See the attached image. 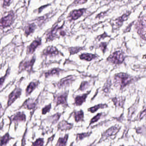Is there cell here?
<instances>
[{"mask_svg": "<svg viewBox=\"0 0 146 146\" xmlns=\"http://www.w3.org/2000/svg\"><path fill=\"white\" fill-rule=\"evenodd\" d=\"M125 100V97H123V96L114 97L111 99L112 101L116 107L120 108H122L123 106Z\"/></svg>", "mask_w": 146, "mask_h": 146, "instance_id": "obj_15", "label": "cell"}, {"mask_svg": "<svg viewBox=\"0 0 146 146\" xmlns=\"http://www.w3.org/2000/svg\"><path fill=\"white\" fill-rule=\"evenodd\" d=\"M63 71L64 70L60 69H58V68H55V69H52L51 70L48 71V72L45 73V76H46V77H48L50 76H53L54 75L58 76L60 72Z\"/></svg>", "mask_w": 146, "mask_h": 146, "instance_id": "obj_20", "label": "cell"}, {"mask_svg": "<svg viewBox=\"0 0 146 146\" xmlns=\"http://www.w3.org/2000/svg\"><path fill=\"white\" fill-rule=\"evenodd\" d=\"M91 134V132H88V133H82V134H78L77 135L76 141H80L82 140L84 138L87 137L89 136Z\"/></svg>", "mask_w": 146, "mask_h": 146, "instance_id": "obj_29", "label": "cell"}, {"mask_svg": "<svg viewBox=\"0 0 146 146\" xmlns=\"http://www.w3.org/2000/svg\"><path fill=\"white\" fill-rule=\"evenodd\" d=\"M114 83L119 86L120 89H123L128 84L132 82L133 78L129 75L125 73H119L114 76Z\"/></svg>", "mask_w": 146, "mask_h": 146, "instance_id": "obj_1", "label": "cell"}, {"mask_svg": "<svg viewBox=\"0 0 146 146\" xmlns=\"http://www.w3.org/2000/svg\"><path fill=\"white\" fill-rule=\"evenodd\" d=\"M119 130V127H116V126H113V127L109 128L103 134L100 142L106 140V139L111 136L115 135L118 132Z\"/></svg>", "mask_w": 146, "mask_h": 146, "instance_id": "obj_7", "label": "cell"}, {"mask_svg": "<svg viewBox=\"0 0 146 146\" xmlns=\"http://www.w3.org/2000/svg\"><path fill=\"white\" fill-rule=\"evenodd\" d=\"M97 57L98 56L96 54L90 53L82 54L79 55V58L81 60H84L88 61H91Z\"/></svg>", "mask_w": 146, "mask_h": 146, "instance_id": "obj_18", "label": "cell"}, {"mask_svg": "<svg viewBox=\"0 0 146 146\" xmlns=\"http://www.w3.org/2000/svg\"><path fill=\"white\" fill-rule=\"evenodd\" d=\"M90 91L88 93H86L85 94H84L82 96H76L75 99V104L76 106H80L85 102L86 101V98L88 96V95L90 94Z\"/></svg>", "mask_w": 146, "mask_h": 146, "instance_id": "obj_14", "label": "cell"}, {"mask_svg": "<svg viewBox=\"0 0 146 146\" xmlns=\"http://www.w3.org/2000/svg\"><path fill=\"white\" fill-rule=\"evenodd\" d=\"M11 0H3V1H4V3H3V6H9L10 4H11Z\"/></svg>", "mask_w": 146, "mask_h": 146, "instance_id": "obj_38", "label": "cell"}, {"mask_svg": "<svg viewBox=\"0 0 146 146\" xmlns=\"http://www.w3.org/2000/svg\"><path fill=\"white\" fill-rule=\"evenodd\" d=\"M5 77H4L1 78H0V87L1 85H2V84L4 83V82H5Z\"/></svg>", "mask_w": 146, "mask_h": 146, "instance_id": "obj_39", "label": "cell"}, {"mask_svg": "<svg viewBox=\"0 0 146 146\" xmlns=\"http://www.w3.org/2000/svg\"><path fill=\"white\" fill-rule=\"evenodd\" d=\"M72 124L69 123L65 120H64L59 123L58 125V129L60 130H67L72 129Z\"/></svg>", "mask_w": 146, "mask_h": 146, "instance_id": "obj_17", "label": "cell"}, {"mask_svg": "<svg viewBox=\"0 0 146 146\" xmlns=\"http://www.w3.org/2000/svg\"><path fill=\"white\" fill-rule=\"evenodd\" d=\"M10 136L8 133H7L5 136L1 137L0 140V145H5L10 140Z\"/></svg>", "mask_w": 146, "mask_h": 146, "instance_id": "obj_27", "label": "cell"}, {"mask_svg": "<svg viewBox=\"0 0 146 146\" xmlns=\"http://www.w3.org/2000/svg\"><path fill=\"white\" fill-rule=\"evenodd\" d=\"M15 14L13 11H11L8 15L2 18L0 20V27L5 28L11 26L14 23Z\"/></svg>", "mask_w": 146, "mask_h": 146, "instance_id": "obj_3", "label": "cell"}, {"mask_svg": "<svg viewBox=\"0 0 146 146\" xmlns=\"http://www.w3.org/2000/svg\"><path fill=\"white\" fill-rule=\"evenodd\" d=\"M88 0H74V4L75 5H83L84 3H86Z\"/></svg>", "mask_w": 146, "mask_h": 146, "instance_id": "obj_36", "label": "cell"}, {"mask_svg": "<svg viewBox=\"0 0 146 146\" xmlns=\"http://www.w3.org/2000/svg\"><path fill=\"white\" fill-rule=\"evenodd\" d=\"M21 89L17 88L13 91L9 96V100L8 102V106H11L18 98L19 97L21 94Z\"/></svg>", "mask_w": 146, "mask_h": 146, "instance_id": "obj_11", "label": "cell"}, {"mask_svg": "<svg viewBox=\"0 0 146 146\" xmlns=\"http://www.w3.org/2000/svg\"><path fill=\"white\" fill-rule=\"evenodd\" d=\"M63 29V26L59 27L58 25H56L51 31H50L48 34L47 35L46 40L47 41H50L54 40L55 38L58 37L57 33L58 31H60Z\"/></svg>", "mask_w": 146, "mask_h": 146, "instance_id": "obj_6", "label": "cell"}, {"mask_svg": "<svg viewBox=\"0 0 146 146\" xmlns=\"http://www.w3.org/2000/svg\"><path fill=\"white\" fill-rule=\"evenodd\" d=\"M146 115V108H144L143 111L141 112L139 115V116L137 117V119L136 120H140L143 118Z\"/></svg>", "mask_w": 146, "mask_h": 146, "instance_id": "obj_34", "label": "cell"}, {"mask_svg": "<svg viewBox=\"0 0 146 146\" xmlns=\"http://www.w3.org/2000/svg\"><path fill=\"white\" fill-rule=\"evenodd\" d=\"M36 26L35 24H29L27 25L25 27V34L26 36L30 35L31 34L34 33V31L36 29Z\"/></svg>", "mask_w": 146, "mask_h": 146, "instance_id": "obj_16", "label": "cell"}, {"mask_svg": "<svg viewBox=\"0 0 146 146\" xmlns=\"http://www.w3.org/2000/svg\"><path fill=\"white\" fill-rule=\"evenodd\" d=\"M137 31L138 34L142 37L144 40H145V31H146V23L145 19L144 20H141L138 21L137 23Z\"/></svg>", "mask_w": 146, "mask_h": 146, "instance_id": "obj_9", "label": "cell"}, {"mask_svg": "<svg viewBox=\"0 0 146 146\" xmlns=\"http://www.w3.org/2000/svg\"><path fill=\"white\" fill-rule=\"evenodd\" d=\"M86 9H80L79 10H75L70 13L69 15V18L71 20H76L81 17L84 13Z\"/></svg>", "mask_w": 146, "mask_h": 146, "instance_id": "obj_8", "label": "cell"}, {"mask_svg": "<svg viewBox=\"0 0 146 146\" xmlns=\"http://www.w3.org/2000/svg\"><path fill=\"white\" fill-rule=\"evenodd\" d=\"M68 94L67 92L64 93L62 94L58 95L54 97V102L56 104V106L59 105H63L64 106H68L67 103V98Z\"/></svg>", "mask_w": 146, "mask_h": 146, "instance_id": "obj_4", "label": "cell"}, {"mask_svg": "<svg viewBox=\"0 0 146 146\" xmlns=\"http://www.w3.org/2000/svg\"><path fill=\"white\" fill-rule=\"evenodd\" d=\"M111 82L110 81H108L106 82L104 87H103V91L105 94H108L110 92V88L111 86Z\"/></svg>", "mask_w": 146, "mask_h": 146, "instance_id": "obj_28", "label": "cell"}, {"mask_svg": "<svg viewBox=\"0 0 146 146\" xmlns=\"http://www.w3.org/2000/svg\"><path fill=\"white\" fill-rule=\"evenodd\" d=\"M35 61V58H33L31 60L22 62L19 66L20 70H31Z\"/></svg>", "mask_w": 146, "mask_h": 146, "instance_id": "obj_12", "label": "cell"}, {"mask_svg": "<svg viewBox=\"0 0 146 146\" xmlns=\"http://www.w3.org/2000/svg\"><path fill=\"white\" fill-rule=\"evenodd\" d=\"M125 56L121 51H117L112 54L107 58V60L115 64H122L124 60Z\"/></svg>", "mask_w": 146, "mask_h": 146, "instance_id": "obj_2", "label": "cell"}, {"mask_svg": "<svg viewBox=\"0 0 146 146\" xmlns=\"http://www.w3.org/2000/svg\"><path fill=\"white\" fill-rule=\"evenodd\" d=\"M68 135H66L64 137H60L59 139L58 143L56 145L58 146H65L66 145L67 140H68Z\"/></svg>", "mask_w": 146, "mask_h": 146, "instance_id": "obj_25", "label": "cell"}, {"mask_svg": "<svg viewBox=\"0 0 146 146\" xmlns=\"http://www.w3.org/2000/svg\"><path fill=\"white\" fill-rule=\"evenodd\" d=\"M107 107H108V106L106 104H99V105H96V106H95L89 108L88 109V111H89L92 113H94L98 109H100V108L103 109V108H106Z\"/></svg>", "mask_w": 146, "mask_h": 146, "instance_id": "obj_21", "label": "cell"}, {"mask_svg": "<svg viewBox=\"0 0 146 146\" xmlns=\"http://www.w3.org/2000/svg\"><path fill=\"white\" fill-rule=\"evenodd\" d=\"M36 83L32 82L28 86L26 90V94L27 95L30 94L36 88Z\"/></svg>", "mask_w": 146, "mask_h": 146, "instance_id": "obj_24", "label": "cell"}, {"mask_svg": "<svg viewBox=\"0 0 146 146\" xmlns=\"http://www.w3.org/2000/svg\"><path fill=\"white\" fill-rule=\"evenodd\" d=\"M43 140L42 139H39L38 140H36L35 143L33 144V145H35V146H38V145H43Z\"/></svg>", "mask_w": 146, "mask_h": 146, "instance_id": "obj_37", "label": "cell"}, {"mask_svg": "<svg viewBox=\"0 0 146 146\" xmlns=\"http://www.w3.org/2000/svg\"><path fill=\"white\" fill-rule=\"evenodd\" d=\"M60 113H57V114H55V115H54L52 117V122L53 123H57V121L58 120V119H59L60 117Z\"/></svg>", "mask_w": 146, "mask_h": 146, "instance_id": "obj_33", "label": "cell"}, {"mask_svg": "<svg viewBox=\"0 0 146 146\" xmlns=\"http://www.w3.org/2000/svg\"><path fill=\"white\" fill-rule=\"evenodd\" d=\"M102 113H98L96 116L94 117L90 120V125L91 124L97 122L98 120H99L100 118L102 116Z\"/></svg>", "mask_w": 146, "mask_h": 146, "instance_id": "obj_31", "label": "cell"}, {"mask_svg": "<svg viewBox=\"0 0 146 146\" xmlns=\"http://www.w3.org/2000/svg\"><path fill=\"white\" fill-rule=\"evenodd\" d=\"M1 108H2V107H1V105H0V111H1Z\"/></svg>", "mask_w": 146, "mask_h": 146, "instance_id": "obj_41", "label": "cell"}, {"mask_svg": "<svg viewBox=\"0 0 146 146\" xmlns=\"http://www.w3.org/2000/svg\"><path fill=\"white\" fill-rule=\"evenodd\" d=\"M75 79H76V78L74 76H69L66 77L61 79L58 83L57 85L59 88L68 87L75 81Z\"/></svg>", "mask_w": 146, "mask_h": 146, "instance_id": "obj_5", "label": "cell"}, {"mask_svg": "<svg viewBox=\"0 0 146 146\" xmlns=\"http://www.w3.org/2000/svg\"><path fill=\"white\" fill-rule=\"evenodd\" d=\"M107 43L105 42H102L99 45V47L101 48L102 52H103V53L106 52V51L107 50Z\"/></svg>", "mask_w": 146, "mask_h": 146, "instance_id": "obj_32", "label": "cell"}, {"mask_svg": "<svg viewBox=\"0 0 146 146\" xmlns=\"http://www.w3.org/2000/svg\"><path fill=\"white\" fill-rule=\"evenodd\" d=\"M47 6H48V5H47L43 6H42L41 7H40L39 9V13H40L42 11V10H43V9H44V8H46L45 7Z\"/></svg>", "mask_w": 146, "mask_h": 146, "instance_id": "obj_40", "label": "cell"}, {"mask_svg": "<svg viewBox=\"0 0 146 146\" xmlns=\"http://www.w3.org/2000/svg\"><path fill=\"white\" fill-rule=\"evenodd\" d=\"M41 44V39L38 38L33 41V42L27 48V52L29 54H32L36 48Z\"/></svg>", "mask_w": 146, "mask_h": 146, "instance_id": "obj_10", "label": "cell"}, {"mask_svg": "<svg viewBox=\"0 0 146 146\" xmlns=\"http://www.w3.org/2000/svg\"><path fill=\"white\" fill-rule=\"evenodd\" d=\"M59 53V52L56 48L53 46H48L43 51V54L46 56H54L58 55Z\"/></svg>", "mask_w": 146, "mask_h": 146, "instance_id": "obj_13", "label": "cell"}, {"mask_svg": "<svg viewBox=\"0 0 146 146\" xmlns=\"http://www.w3.org/2000/svg\"><path fill=\"white\" fill-rule=\"evenodd\" d=\"M90 86V84L88 82H82L80 85L79 90L81 91H83L87 89Z\"/></svg>", "mask_w": 146, "mask_h": 146, "instance_id": "obj_30", "label": "cell"}, {"mask_svg": "<svg viewBox=\"0 0 146 146\" xmlns=\"http://www.w3.org/2000/svg\"><path fill=\"white\" fill-rule=\"evenodd\" d=\"M73 113V116L76 122H78L79 121H83L84 113L82 110H80L78 111H74Z\"/></svg>", "mask_w": 146, "mask_h": 146, "instance_id": "obj_19", "label": "cell"}, {"mask_svg": "<svg viewBox=\"0 0 146 146\" xmlns=\"http://www.w3.org/2000/svg\"><path fill=\"white\" fill-rule=\"evenodd\" d=\"M130 13H125V14H123V16L116 19V23L118 25H120V26H121L123 22L128 19V17Z\"/></svg>", "mask_w": 146, "mask_h": 146, "instance_id": "obj_22", "label": "cell"}, {"mask_svg": "<svg viewBox=\"0 0 146 146\" xmlns=\"http://www.w3.org/2000/svg\"><path fill=\"white\" fill-rule=\"evenodd\" d=\"M13 121H24L25 120V116L23 113L20 112L18 113L13 118Z\"/></svg>", "mask_w": 146, "mask_h": 146, "instance_id": "obj_23", "label": "cell"}, {"mask_svg": "<svg viewBox=\"0 0 146 146\" xmlns=\"http://www.w3.org/2000/svg\"><path fill=\"white\" fill-rule=\"evenodd\" d=\"M51 105L50 104V105H48V106H46L45 107H44V108L42 109V113L43 114H46L47 112H48L50 111V109H51Z\"/></svg>", "mask_w": 146, "mask_h": 146, "instance_id": "obj_35", "label": "cell"}, {"mask_svg": "<svg viewBox=\"0 0 146 146\" xmlns=\"http://www.w3.org/2000/svg\"><path fill=\"white\" fill-rule=\"evenodd\" d=\"M84 49L83 48L80 47H75L69 48L68 50L70 52L71 55L76 54L77 53L79 52L81 50Z\"/></svg>", "mask_w": 146, "mask_h": 146, "instance_id": "obj_26", "label": "cell"}]
</instances>
